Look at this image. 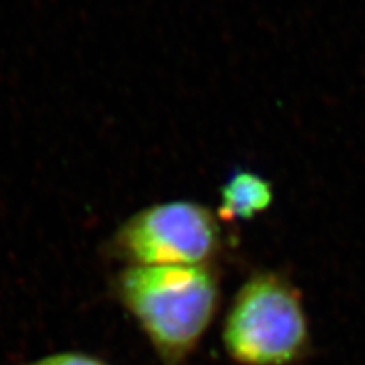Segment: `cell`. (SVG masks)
<instances>
[{"instance_id": "3", "label": "cell", "mask_w": 365, "mask_h": 365, "mask_svg": "<svg viewBox=\"0 0 365 365\" xmlns=\"http://www.w3.org/2000/svg\"><path fill=\"white\" fill-rule=\"evenodd\" d=\"M225 247L223 222L212 208L175 200L127 218L108 240V255L125 267L218 266Z\"/></svg>"}, {"instance_id": "4", "label": "cell", "mask_w": 365, "mask_h": 365, "mask_svg": "<svg viewBox=\"0 0 365 365\" xmlns=\"http://www.w3.org/2000/svg\"><path fill=\"white\" fill-rule=\"evenodd\" d=\"M274 202L271 181L249 170L234 171L220 190L217 215L223 223L247 222L267 212Z\"/></svg>"}, {"instance_id": "2", "label": "cell", "mask_w": 365, "mask_h": 365, "mask_svg": "<svg viewBox=\"0 0 365 365\" xmlns=\"http://www.w3.org/2000/svg\"><path fill=\"white\" fill-rule=\"evenodd\" d=\"M222 341L239 365L304 362L312 354V333L299 287L279 271L250 274L223 319Z\"/></svg>"}, {"instance_id": "1", "label": "cell", "mask_w": 365, "mask_h": 365, "mask_svg": "<svg viewBox=\"0 0 365 365\" xmlns=\"http://www.w3.org/2000/svg\"><path fill=\"white\" fill-rule=\"evenodd\" d=\"M161 365H186L222 301L218 266L124 267L112 282Z\"/></svg>"}, {"instance_id": "5", "label": "cell", "mask_w": 365, "mask_h": 365, "mask_svg": "<svg viewBox=\"0 0 365 365\" xmlns=\"http://www.w3.org/2000/svg\"><path fill=\"white\" fill-rule=\"evenodd\" d=\"M24 365H112L107 364L105 360L93 357V355L81 354V352H61L46 355L43 359L34 360V362Z\"/></svg>"}]
</instances>
